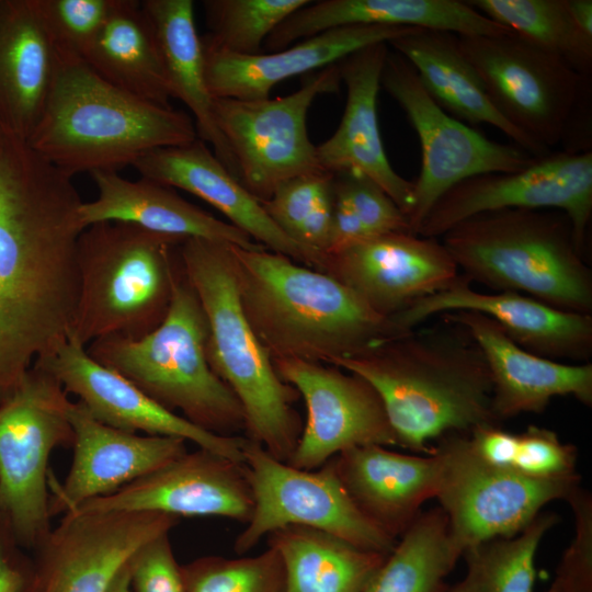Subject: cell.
I'll use <instances>...</instances> for the list:
<instances>
[{
    "instance_id": "6da1fadb",
    "label": "cell",
    "mask_w": 592,
    "mask_h": 592,
    "mask_svg": "<svg viewBox=\"0 0 592 592\" xmlns=\"http://www.w3.org/2000/svg\"><path fill=\"white\" fill-rule=\"evenodd\" d=\"M72 177L0 138V400L71 332L84 227Z\"/></svg>"
},
{
    "instance_id": "7a4b0ae2",
    "label": "cell",
    "mask_w": 592,
    "mask_h": 592,
    "mask_svg": "<svg viewBox=\"0 0 592 592\" xmlns=\"http://www.w3.org/2000/svg\"><path fill=\"white\" fill-rule=\"evenodd\" d=\"M439 317V316H437ZM332 365L379 395L398 445L430 455L429 443L496 424L491 374L478 343L449 314Z\"/></svg>"
},
{
    "instance_id": "3957f363",
    "label": "cell",
    "mask_w": 592,
    "mask_h": 592,
    "mask_svg": "<svg viewBox=\"0 0 592 592\" xmlns=\"http://www.w3.org/2000/svg\"><path fill=\"white\" fill-rule=\"evenodd\" d=\"M231 250L241 307L272 360L332 365L409 331L325 272L265 248Z\"/></svg>"
},
{
    "instance_id": "277c9868",
    "label": "cell",
    "mask_w": 592,
    "mask_h": 592,
    "mask_svg": "<svg viewBox=\"0 0 592 592\" xmlns=\"http://www.w3.org/2000/svg\"><path fill=\"white\" fill-rule=\"evenodd\" d=\"M196 138L194 121L185 112L113 86L81 56L56 53L50 91L27 143L45 160L73 177L117 172L149 150Z\"/></svg>"
},
{
    "instance_id": "5b68a950",
    "label": "cell",
    "mask_w": 592,
    "mask_h": 592,
    "mask_svg": "<svg viewBox=\"0 0 592 592\" xmlns=\"http://www.w3.org/2000/svg\"><path fill=\"white\" fill-rule=\"evenodd\" d=\"M231 246L185 239L180 246L182 266L207 319L209 365L242 407L244 436L287 463L304 425L295 408L300 397L280 378L243 312Z\"/></svg>"
},
{
    "instance_id": "8992f818",
    "label": "cell",
    "mask_w": 592,
    "mask_h": 592,
    "mask_svg": "<svg viewBox=\"0 0 592 592\" xmlns=\"http://www.w3.org/2000/svg\"><path fill=\"white\" fill-rule=\"evenodd\" d=\"M441 242L471 283L592 315V271L562 212L482 213L451 228Z\"/></svg>"
},
{
    "instance_id": "52a82bcc",
    "label": "cell",
    "mask_w": 592,
    "mask_h": 592,
    "mask_svg": "<svg viewBox=\"0 0 592 592\" xmlns=\"http://www.w3.org/2000/svg\"><path fill=\"white\" fill-rule=\"evenodd\" d=\"M207 339L205 312L181 266L167 316L153 331L136 340L96 339L87 352L195 425L223 436L241 435L242 407L212 369Z\"/></svg>"
},
{
    "instance_id": "ba28073f",
    "label": "cell",
    "mask_w": 592,
    "mask_h": 592,
    "mask_svg": "<svg viewBox=\"0 0 592 592\" xmlns=\"http://www.w3.org/2000/svg\"><path fill=\"white\" fill-rule=\"evenodd\" d=\"M184 240L119 221L86 227L78 241L79 296L70 334L87 345L153 331L169 310Z\"/></svg>"
},
{
    "instance_id": "9c48e42d",
    "label": "cell",
    "mask_w": 592,
    "mask_h": 592,
    "mask_svg": "<svg viewBox=\"0 0 592 592\" xmlns=\"http://www.w3.org/2000/svg\"><path fill=\"white\" fill-rule=\"evenodd\" d=\"M457 39L510 124L548 151L591 150V77L514 33Z\"/></svg>"
},
{
    "instance_id": "30bf717a",
    "label": "cell",
    "mask_w": 592,
    "mask_h": 592,
    "mask_svg": "<svg viewBox=\"0 0 592 592\" xmlns=\"http://www.w3.org/2000/svg\"><path fill=\"white\" fill-rule=\"evenodd\" d=\"M58 379L33 364L0 400V513L15 538L39 549L53 526L49 458L71 446V400Z\"/></svg>"
},
{
    "instance_id": "8fae6325",
    "label": "cell",
    "mask_w": 592,
    "mask_h": 592,
    "mask_svg": "<svg viewBox=\"0 0 592 592\" xmlns=\"http://www.w3.org/2000/svg\"><path fill=\"white\" fill-rule=\"evenodd\" d=\"M435 498L446 515L454 543L464 553L522 532L551 501L566 500L579 487V474L536 479L492 466L474 452L468 433L437 440Z\"/></svg>"
},
{
    "instance_id": "7c38bea8",
    "label": "cell",
    "mask_w": 592,
    "mask_h": 592,
    "mask_svg": "<svg viewBox=\"0 0 592 592\" xmlns=\"http://www.w3.org/2000/svg\"><path fill=\"white\" fill-rule=\"evenodd\" d=\"M242 454L253 509L234 542L238 555L248 553L261 538L286 526L322 531L356 547L385 555L394 549L397 540L361 513L330 460L317 469L296 468L248 437Z\"/></svg>"
},
{
    "instance_id": "4fadbf2b",
    "label": "cell",
    "mask_w": 592,
    "mask_h": 592,
    "mask_svg": "<svg viewBox=\"0 0 592 592\" xmlns=\"http://www.w3.org/2000/svg\"><path fill=\"white\" fill-rule=\"evenodd\" d=\"M338 64L306 75L293 93L263 100L214 99V116L240 183L260 202L287 180L322 170L307 132L315 99L339 91Z\"/></svg>"
},
{
    "instance_id": "5bb4252c",
    "label": "cell",
    "mask_w": 592,
    "mask_h": 592,
    "mask_svg": "<svg viewBox=\"0 0 592 592\" xmlns=\"http://www.w3.org/2000/svg\"><path fill=\"white\" fill-rule=\"evenodd\" d=\"M380 87L400 105L415 130L422 153L413 181L409 230L418 235L433 204L457 183L483 173L513 172L536 158L514 144L489 139L444 111L426 92L414 68L397 52H388Z\"/></svg>"
},
{
    "instance_id": "9a60e30c",
    "label": "cell",
    "mask_w": 592,
    "mask_h": 592,
    "mask_svg": "<svg viewBox=\"0 0 592 592\" xmlns=\"http://www.w3.org/2000/svg\"><path fill=\"white\" fill-rule=\"evenodd\" d=\"M510 208L565 213L572 224L577 244L585 255L592 218V151H551L519 171L468 178L433 204L418 235L441 238L465 219Z\"/></svg>"
},
{
    "instance_id": "2e32d148",
    "label": "cell",
    "mask_w": 592,
    "mask_h": 592,
    "mask_svg": "<svg viewBox=\"0 0 592 592\" xmlns=\"http://www.w3.org/2000/svg\"><path fill=\"white\" fill-rule=\"evenodd\" d=\"M272 362L280 378L296 389L307 409L287 464L311 470L356 446H399L379 395L360 375L296 358Z\"/></svg>"
},
{
    "instance_id": "e0dca14e",
    "label": "cell",
    "mask_w": 592,
    "mask_h": 592,
    "mask_svg": "<svg viewBox=\"0 0 592 592\" xmlns=\"http://www.w3.org/2000/svg\"><path fill=\"white\" fill-rule=\"evenodd\" d=\"M322 272L388 318L449 287L460 275L439 238L407 231L369 237L327 253Z\"/></svg>"
},
{
    "instance_id": "ac0fdd59",
    "label": "cell",
    "mask_w": 592,
    "mask_h": 592,
    "mask_svg": "<svg viewBox=\"0 0 592 592\" xmlns=\"http://www.w3.org/2000/svg\"><path fill=\"white\" fill-rule=\"evenodd\" d=\"M34 363L50 372L68 395H75L96 420L110 426L183 439L198 448L243 463L244 435L208 432L164 408L127 378L93 360L72 334L54 353Z\"/></svg>"
},
{
    "instance_id": "d6986e66",
    "label": "cell",
    "mask_w": 592,
    "mask_h": 592,
    "mask_svg": "<svg viewBox=\"0 0 592 592\" xmlns=\"http://www.w3.org/2000/svg\"><path fill=\"white\" fill-rule=\"evenodd\" d=\"M252 509L243 463L197 448L70 512H157L179 519L218 516L247 523Z\"/></svg>"
},
{
    "instance_id": "ffe728a7",
    "label": "cell",
    "mask_w": 592,
    "mask_h": 592,
    "mask_svg": "<svg viewBox=\"0 0 592 592\" xmlns=\"http://www.w3.org/2000/svg\"><path fill=\"white\" fill-rule=\"evenodd\" d=\"M179 517L157 512H70L53 527L38 570L56 592H106L133 554Z\"/></svg>"
},
{
    "instance_id": "44dd1931",
    "label": "cell",
    "mask_w": 592,
    "mask_h": 592,
    "mask_svg": "<svg viewBox=\"0 0 592 592\" xmlns=\"http://www.w3.org/2000/svg\"><path fill=\"white\" fill-rule=\"evenodd\" d=\"M72 460L64 481L49 476L52 517L92 499L115 493L187 452L179 437L132 433L96 420L80 401H71Z\"/></svg>"
},
{
    "instance_id": "7402d4cb",
    "label": "cell",
    "mask_w": 592,
    "mask_h": 592,
    "mask_svg": "<svg viewBox=\"0 0 592 592\" xmlns=\"http://www.w3.org/2000/svg\"><path fill=\"white\" fill-rule=\"evenodd\" d=\"M464 275L449 287L426 296L391 318L412 330L430 318L453 311H477L497 321L521 348L538 356L589 363L592 357V315L562 310L514 293H481Z\"/></svg>"
},
{
    "instance_id": "603a6c76",
    "label": "cell",
    "mask_w": 592,
    "mask_h": 592,
    "mask_svg": "<svg viewBox=\"0 0 592 592\" xmlns=\"http://www.w3.org/2000/svg\"><path fill=\"white\" fill-rule=\"evenodd\" d=\"M132 166L141 178L181 189L205 201L255 243L322 272L326 254L306 249L288 238L272 221L261 202L200 138L184 145L149 150Z\"/></svg>"
},
{
    "instance_id": "cb8c5ba5",
    "label": "cell",
    "mask_w": 592,
    "mask_h": 592,
    "mask_svg": "<svg viewBox=\"0 0 592 592\" xmlns=\"http://www.w3.org/2000/svg\"><path fill=\"white\" fill-rule=\"evenodd\" d=\"M389 46L374 44L338 62L346 89L344 112L337 130L316 146L322 170L362 174L378 184L408 218L413 182L391 167L380 137L377 96Z\"/></svg>"
},
{
    "instance_id": "d4e9b609",
    "label": "cell",
    "mask_w": 592,
    "mask_h": 592,
    "mask_svg": "<svg viewBox=\"0 0 592 592\" xmlns=\"http://www.w3.org/2000/svg\"><path fill=\"white\" fill-rule=\"evenodd\" d=\"M449 314L470 332L492 379V409L499 422L521 413L544 412L550 400L572 396L592 406V364H567L517 345L490 317L477 311Z\"/></svg>"
},
{
    "instance_id": "484cf974",
    "label": "cell",
    "mask_w": 592,
    "mask_h": 592,
    "mask_svg": "<svg viewBox=\"0 0 592 592\" xmlns=\"http://www.w3.org/2000/svg\"><path fill=\"white\" fill-rule=\"evenodd\" d=\"M418 29L351 25L325 31L284 49L242 56L203 45L208 90L214 99L263 100L283 80L338 64L367 46L386 43Z\"/></svg>"
},
{
    "instance_id": "4316f807",
    "label": "cell",
    "mask_w": 592,
    "mask_h": 592,
    "mask_svg": "<svg viewBox=\"0 0 592 592\" xmlns=\"http://www.w3.org/2000/svg\"><path fill=\"white\" fill-rule=\"evenodd\" d=\"M330 462L361 513L395 540L436 494L439 459L434 451L408 455L372 444L344 451Z\"/></svg>"
},
{
    "instance_id": "83f0119b",
    "label": "cell",
    "mask_w": 592,
    "mask_h": 592,
    "mask_svg": "<svg viewBox=\"0 0 592 592\" xmlns=\"http://www.w3.org/2000/svg\"><path fill=\"white\" fill-rule=\"evenodd\" d=\"M351 25H385L499 36L511 33L466 1L459 0H321L293 12L265 39L277 52L328 30Z\"/></svg>"
},
{
    "instance_id": "f1b7e54d",
    "label": "cell",
    "mask_w": 592,
    "mask_h": 592,
    "mask_svg": "<svg viewBox=\"0 0 592 592\" xmlns=\"http://www.w3.org/2000/svg\"><path fill=\"white\" fill-rule=\"evenodd\" d=\"M90 174L98 196L80 206L84 228L102 221H119L180 239L201 238L249 250L264 248L237 227L182 198L170 186L145 178L130 181L115 171Z\"/></svg>"
},
{
    "instance_id": "f546056e",
    "label": "cell",
    "mask_w": 592,
    "mask_h": 592,
    "mask_svg": "<svg viewBox=\"0 0 592 592\" xmlns=\"http://www.w3.org/2000/svg\"><path fill=\"white\" fill-rule=\"evenodd\" d=\"M56 50L35 0H0V128L29 140L45 107Z\"/></svg>"
},
{
    "instance_id": "4dcf8cb0",
    "label": "cell",
    "mask_w": 592,
    "mask_h": 592,
    "mask_svg": "<svg viewBox=\"0 0 592 592\" xmlns=\"http://www.w3.org/2000/svg\"><path fill=\"white\" fill-rule=\"evenodd\" d=\"M388 46L408 60L426 92L449 115L471 125H491L534 157L551 152L497 111L477 71L460 50L456 34L415 30L390 41Z\"/></svg>"
},
{
    "instance_id": "1f68e13d",
    "label": "cell",
    "mask_w": 592,
    "mask_h": 592,
    "mask_svg": "<svg viewBox=\"0 0 592 592\" xmlns=\"http://www.w3.org/2000/svg\"><path fill=\"white\" fill-rule=\"evenodd\" d=\"M82 58L103 79L145 101L171 106L163 55L141 2L116 0Z\"/></svg>"
},
{
    "instance_id": "d6a6232c",
    "label": "cell",
    "mask_w": 592,
    "mask_h": 592,
    "mask_svg": "<svg viewBox=\"0 0 592 592\" xmlns=\"http://www.w3.org/2000/svg\"><path fill=\"white\" fill-rule=\"evenodd\" d=\"M141 5L158 36L172 98L180 99L187 106L194 117L197 138L212 146L217 159L239 181L231 151L215 121L202 41L195 27L194 2L145 0Z\"/></svg>"
},
{
    "instance_id": "836d02e7",
    "label": "cell",
    "mask_w": 592,
    "mask_h": 592,
    "mask_svg": "<svg viewBox=\"0 0 592 592\" xmlns=\"http://www.w3.org/2000/svg\"><path fill=\"white\" fill-rule=\"evenodd\" d=\"M267 537L283 563V592H364L387 555L304 526H286Z\"/></svg>"
},
{
    "instance_id": "e575fe53",
    "label": "cell",
    "mask_w": 592,
    "mask_h": 592,
    "mask_svg": "<svg viewBox=\"0 0 592 592\" xmlns=\"http://www.w3.org/2000/svg\"><path fill=\"white\" fill-rule=\"evenodd\" d=\"M462 556L443 510L421 512L364 592H444L448 588L444 580Z\"/></svg>"
},
{
    "instance_id": "d590c367",
    "label": "cell",
    "mask_w": 592,
    "mask_h": 592,
    "mask_svg": "<svg viewBox=\"0 0 592 592\" xmlns=\"http://www.w3.org/2000/svg\"><path fill=\"white\" fill-rule=\"evenodd\" d=\"M470 7L583 76L592 75V37L581 32L567 0H467Z\"/></svg>"
},
{
    "instance_id": "8d00e7d4",
    "label": "cell",
    "mask_w": 592,
    "mask_h": 592,
    "mask_svg": "<svg viewBox=\"0 0 592 592\" xmlns=\"http://www.w3.org/2000/svg\"><path fill=\"white\" fill-rule=\"evenodd\" d=\"M332 179L333 174L328 171L295 177L261 202L272 221L288 238L322 254L330 241Z\"/></svg>"
},
{
    "instance_id": "74e56055",
    "label": "cell",
    "mask_w": 592,
    "mask_h": 592,
    "mask_svg": "<svg viewBox=\"0 0 592 592\" xmlns=\"http://www.w3.org/2000/svg\"><path fill=\"white\" fill-rule=\"evenodd\" d=\"M310 0H205L208 32L201 38L208 49L251 56L293 12Z\"/></svg>"
},
{
    "instance_id": "f35d334b",
    "label": "cell",
    "mask_w": 592,
    "mask_h": 592,
    "mask_svg": "<svg viewBox=\"0 0 592 592\" xmlns=\"http://www.w3.org/2000/svg\"><path fill=\"white\" fill-rule=\"evenodd\" d=\"M558 520L553 512H540L517 535L467 549L477 561L486 592H532L537 548Z\"/></svg>"
},
{
    "instance_id": "ab89813d",
    "label": "cell",
    "mask_w": 592,
    "mask_h": 592,
    "mask_svg": "<svg viewBox=\"0 0 592 592\" xmlns=\"http://www.w3.org/2000/svg\"><path fill=\"white\" fill-rule=\"evenodd\" d=\"M185 592H283L284 569L278 553L255 556H205L181 566Z\"/></svg>"
},
{
    "instance_id": "60d3db41",
    "label": "cell",
    "mask_w": 592,
    "mask_h": 592,
    "mask_svg": "<svg viewBox=\"0 0 592 592\" xmlns=\"http://www.w3.org/2000/svg\"><path fill=\"white\" fill-rule=\"evenodd\" d=\"M116 0H35L56 53L81 56L94 41Z\"/></svg>"
},
{
    "instance_id": "b9f144b4",
    "label": "cell",
    "mask_w": 592,
    "mask_h": 592,
    "mask_svg": "<svg viewBox=\"0 0 592 592\" xmlns=\"http://www.w3.org/2000/svg\"><path fill=\"white\" fill-rule=\"evenodd\" d=\"M332 174L333 187L348 200L367 238L410 232L406 214L374 181L352 172Z\"/></svg>"
},
{
    "instance_id": "7bdbcfd3",
    "label": "cell",
    "mask_w": 592,
    "mask_h": 592,
    "mask_svg": "<svg viewBox=\"0 0 592 592\" xmlns=\"http://www.w3.org/2000/svg\"><path fill=\"white\" fill-rule=\"evenodd\" d=\"M574 515V537L547 592H592V497L580 488L566 499Z\"/></svg>"
},
{
    "instance_id": "ee69618b",
    "label": "cell",
    "mask_w": 592,
    "mask_h": 592,
    "mask_svg": "<svg viewBox=\"0 0 592 592\" xmlns=\"http://www.w3.org/2000/svg\"><path fill=\"white\" fill-rule=\"evenodd\" d=\"M576 446L560 441L546 428L530 425L517 434V449L512 469L536 479H558L574 476Z\"/></svg>"
},
{
    "instance_id": "f6af8a7d",
    "label": "cell",
    "mask_w": 592,
    "mask_h": 592,
    "mask_svg": "<svg viewBox=\"0 0 592 592\" xmlns=\"http://www.w3.org/2000/svg\"><path fill=\"white\" fill-rule=\"evenodd\" d=\"M130 589L134 592H185L169 533L140 546L128 559Z\"/></svg>"
},
{
    "instance_id": "bcb514c9",
    "label": "cell",
    "mask_w": 592,
    "mask_h": 592,
    "mask_svg": "<svg viewBox=\"0 0 592 592\" xmlns=\"http://www.w3.org/2000/svg\"><path fill=\"white\" fill-rule=\"evenodd\" d=\"M468 440L477 456L486 463L512 468L517 449V434L496 424H487L471 430Z\"/></svg>"
},
{
    "instance_id": "7dc6e473",
    "label": "cell",
    "mask_w": 592,
    "mask_h": 592,
    "mask_svg": "<svg viewBox=\"0 0 592 592\" xmlns=\"http://www.w3.org/2000/svg\"><path fill=\"white\" fill-rule=\"evenodd\" d=\"M43 582L37 568H25L8 553L0 539V592H42Z\"/></svg>"
},
{
    "instance_id": "c3c4849f",
    "label": "cell",
    "mask_w": 592,
    "mask_h": 592,
    "mask_svg": "<svg viewBox=\"0 0 592 592\" xmlns=\"http://www.w3.org/2000/svg\"><path fill=\"white\" fill-rule=\"evenodd\" d=\"M467 561V573L462 581L444 592H486L482 577L475 557L469 551L463 555Z\"/></svg>"
},
{
    "instance_id": "681fc988",
    "label": "cell",
    "mask_w": 592,
    "mask_h": 592,
    "mask_svg": "<svg viewBox=\"0 0 592 592\" xmlns=\"http://www.w3.org/2000/svg\"><path fill=\"white\" fill-rule=\"evenodd\" d=\"M567 5L578 29L585 35L592 37V1L567 0Z\"/></svg>"
},
{
    "instance_id": "f907efd6",
    "label": "cell",
    "mask_w": 592,
    "mask_h": 592,
    "mask_svg": "<svg viewBox=\"0 0 592 592\" xmlns=\"http://www.w3.org/2000/svg\"><path fill=\"white\" fill-rule=\"evenodd\" d=\"M127 562L114 577L106 592H132Z\"/></svg>"
},
{
    "instance_id": "816d5d0a",
    "label": "cell",
    "mask_w": 592,
    "mask_h": 592,
    "mask_svg": "<svg viewBox=\"0 0 592 592\" xmlns=\"http://www.w3.org/2000/svg\"><path fill=\"white\" fill-rule=\"evenodd\" d=\"M42 582H43V591L42 592H56L54 585L49 581L42 578Z\"/></svg>"
},
{
    "instance_id": "f5cc1de1",
    "label": "cell",
    "mask_w": 592,
    "mask_h": 592,
    "mask_svg": "<svg viewBox=\"0 0 592 592\" xmlns=\"http://www.w3.org/2000/svg\"><path fill=\"white\" fill-rule=\"evenodd\" d=\"M1 133H2V130H1V128H0V138H1Z\"/></svg>"
},
{
    "instance_id": "db71d44e",
    "label": "cell",
    "mask_w": 592,
    "mask_h": 592,
    "mask_svg": "<svg viewBox=\"0 0 592 592\" xmlns=\"http://www.w3.org/2000/svg\"><path fill=\"white\" fill-rule=\"evenodd\" d=\"M547 592V591H546Z\"/></svg>"
}]
</instances>
